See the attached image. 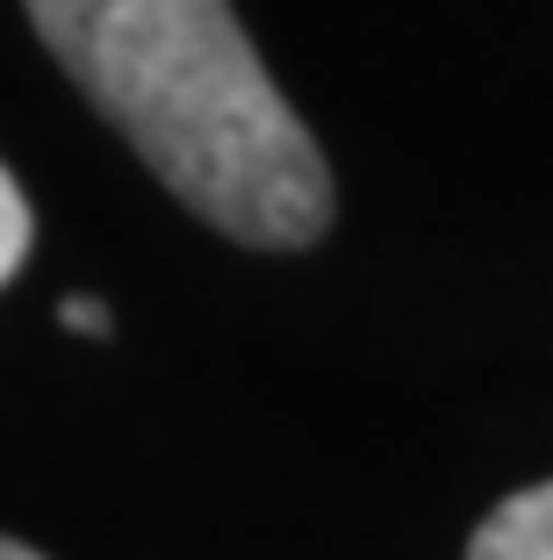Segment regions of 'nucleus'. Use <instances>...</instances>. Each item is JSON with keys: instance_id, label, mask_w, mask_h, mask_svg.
I'll return each instance as SVG.
<instances>
[{"instance_id": "39448f33", "label": "nucleus", "mask_w": 553, "mask_h": 560, "mask_svg": "<svg viewBox=\"0 0 553 560\" xmlns=\"http://www.w3.org/2000/svg\"><path fill=\"white\" fill-rule=\"evenodd\" d=\"M0 560H44V553H30V546H15V539H0Z\"/></svg>"}, {"instance_id": "7ed1b4c3", "label": "nucleus", "mask_w": 553, "mask_h": 560, "mask_svg": "<svg viewBox=\"0 0 553 560\" xmlns=\"http://www.w3.org/2000/svg\"><path fill=\"white\" fill-rule=\"evenodd\" d=\"M22 259H30V201H22L15 173L0 165V280L15 273Z\"/></svg>"}, {"instance_id": "f257e3e1", "label": "nucleus", "mask_w": 553, "mask_h": 560, "mask_svg": "<svg viewBox=\"0 0 553 560\" xmlns=\"http://www.w3.org/2000/svg\"><path fill=\"white\" fill-rule=\"evenodd\" d=\"M66 80L238 245H310L331 173L223 0H22Z\"/></svg>"}, {"instance_id": "20e7f679", "label": "nucleus", "mask_w": 553, "mask_h": 560, "mask_svg": "<svg viewBox=\"0 0 553 560\" xmlns=\"http://www.w3.org/2000/svg\"><path fill=\"white\" fill-rule=\"evenodd\" d=\"M66 324H72V330H87V338H108V330H115V316H108V302L72 295V302H66Z\"/></svg>"}, {"instance_id": "f03ea898", "label": "nucleus", "mask_w": 553, "mask_h": 560, "mask_svg": "<svg viewBox=\"0 0 553 560\" xmlns=\"http://www.w3.org/2000/svg\"><path fill=\"white\" fill-rule=\"evenodd\" d=\"M468 560H553V481L504 495V503L474 525Z\"/></svg>"}]
</instances>
